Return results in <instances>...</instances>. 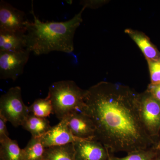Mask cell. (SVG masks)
<instances>
[{
	"instance_id": "obj_21",
	"label": "cell",
	"mask_w": 160,
	"mask_h": 160,
	"mask_svg": "<svg viewBox=\"0 0 160 160\" xmlns=\"http://www.w3.org/2000/svg\"><path fill=\"white\" fill-rule=\"evenodd\" d=\"M146 91L149 92L156 99L160 102V83L156 85L149 84Z\"/></svg>"
},
{
	"instance_id": "obj_5",
	"label": "cell",
	"mask_w": 160,
	"mask_h": 160,
	"mask_svg": "<svg viewBox=\"0 0 160 160\" xmlns=\"http://www.w3.org/2000/svg\"><path fill=\"white\" fill-rule=\"evenodd\" d=\"M138 108L141 121L149 136L158 146L160 136V102L148 91L139 94Z\"/></svg>"
},
{
	"instance_id": "obj_6",
	"label": "cell",
	"mask_w": 160,
	"mask_h": 160,
	"mask_svg": "<svg viewBox=\"0 0 160 160\" xmlns=\"http://www.w3.org/2000/svg\"><path fill=\"white\" fill-rule=\"evenodd\" d=\"M30 52L27 49L17 52H0L1 79H17L24 72Z\"/></svg>"
},
{
	"instance_id": "obj_13",
	"label": "cell",
	"mask_w": 160,
	"mask_h": 160,
	"mask_svg": "<svg viewBox=\"0 0 160 160\" xmlns=\"http://www.w3.org/2000/svg\"><path fill=\"white\" fill-rule=\"evenodd\" d=\"M23 128L29 132L32 137L41 138L51 129L49 120L29 114L22 125Z\"/></svg>"
},
{
	"instance_id": "obj_9",
	"label": "cell",
	"mask_w": 160,
	"mask_h": 160,
	"mask_svg": "<svg viewBox=\"0 0 160 160\" xmlns=\"http://www.w3.org/2000/svg\"><path fill=\"white\" fill-rule=\"evenodd\" d=\"M76 160H108L109 152L104 145L94 139H83L73 143Z\"/></svg>"
},
{
	"instance_id": "obj_10",
	"label": "cell",
	"mask_w": 160,
	"mask_h": 160,
	"mask_svg": "<svg viewBox=\"0 0 160 160\" xmlns=\"http://www.w3.org/2000/svg\"><path fill=\"white\" fill-rule=\"evenodd\" d=\"M72 134L82 139H94L95 129L92 120L82 112L76 111L65 118Z\"/></svg>"
},
{
	"instance_id": "obj_11",
	"label": "cell",
	"mask_w": 160,
	"mask_h": 160,
	"mask_svg": "<svg viewBox=\"0 0 160 160\" xmlns=\"http://www.w3.org/2000/svg\"><path fill=\"white\" fill-rule=\"evenodd\" d=\"M125 32L129 35L138 46L146 60L153 61L160 60V52L145 33L131 29H126Z\"/></svg>"
},
{
	"instance_id": "obj_2",
	"label": "cell",
	"mask_w": 160,
	"mask_h": 160,
	"mask_svg": "<svg viewBox=\"0 0 160 160\" xmlns=\"http://www.w3.org/2000/svg\"><path fill=\"white\" fill-rule=\"evenodd\" d=\"M86 7L72 18L62 22H43L37 16L32 3L30 22L26 33V47L36 55L47 54L53 51L70 53L74 50V37L82 22V13Z\"/></svg>"
},
{
	"instance_id": "obj_4",
	"label": "cell",
	"mask_w": 160,
	"mask_h": 160,
	"mask_svg": "<svg viewBox=\"0 0 160 160\" xmlns=\"http://www.w3.org/2000/svg\"><path fill=\"white\" fill-rule=\"evenodd\" d=\"M19 86L12 87L0 98V114L15 127L22 126L30 114L23 102Z\"/></svg>"
},
{
	"instance_id": "obj_15",
	"label": "cell",
	"mask_w": 160,
	"mask_h": 160,
	"mask_svg": "<svg viewBox=\"0 0 160 160\" xmlns=\"http://www.w3.org/2000/svg\"><path fill=\"white\" fill-rule=\"evenodd\" d=\"M0 160H23L22 149L10 138L0 142Z\"/></svg>"
},
{
	"instance_id": "obj_16",
	"label": "cell",
	"mask_w": 160,
	"mask_h": 160,
	"mask_svg": "<svg viewBox=\"0 0 160 160\" xmlns=\"http://www.w3.org/2000/svg\"><path fill=\"white\" fill-rule=\"evenodd\" d=\"M46 148L40 138L32 137L25 148L22 149L23 160H43Z\"/></svg>"
},
{
	"instance_id": "obj_3",
	"label": "cell",
	"mask_w": 160,
	"mask_h": 160,
	"mask_svg": "<svg viewBox=\"0 0 160 160\" xmlns=\"http://www.w3.org/2000/svg\"><path fill=\"white\" fill-rule=\"evenodd\" d=\"M87 90H83L74 81L64 80L52 84L47 96L51 101L53 113L62 120L74 112H84Z\"/></svg>"
},
{
	"instance_id": "obj_22",
	"label": "cell",
	"mask_w": 160,
	"mask_h": 160,
	"mask_svg": "<svg viewBox=\"0 0 160 160\" xmlns=\"http://www.w3.org/2000/svg\"><path fill=\"white\" fill-rule=\"evenodd\" d=\"M152 160H160V149L158 152L157 154Z\"/></svg>"
},
{
	"instance_id": "obj_14",
	"label": "cell",
	"mask_w": 160,
	"mask_h": 160,
	"mask_svg": "<svg viewBox=\"0 0 160 160\" xmlns=\"http://www.w3.org/2000/svg\"><path fill=\"white\" fill-rule=\"evenodd\" d=\"M43 160H76L73 143L46 148Z\"/></svg>"
},
{
	"instance_id": "obj_20",
	"label": "cell",
	"mask_w": 160,
	"mask_h": 160,
	"mask_svg": "<svg viewBox=\"0 0 160 160\" xmlns=\"http://www.w3.org/2000/svg\"><path fill=\"white\" fill-rule=\"evenodd\" d=\"M7 122L6 119L0 114V142L9 138V132L6 126Z\"/></svg>"
},
{
	"instance_id": "obj_18",
	"label": "cell",
	"mask_w": 160,
	"mask_h": 160,
	"mask_svg": "<svg viewBox=\"0 0 160 160\" xmlns=\"http://www.w3.org/2000/svg\"><path fill=\"white\" fill-rule=\"evenodd\" d=\"M160 149L157 146H153L148 149L130 152L123 158L116 157L110 153L108 160H152Z\"/></svg>"
},
{
	"instance_id": "obj_8",
	"label": "cell",
	"mask_w": 160,
	"mask_h": 160,
	"mask_svg": "<svg viewBox=\"0 0 160 160\" xmlns=\"http://www.w3.org/2000/svg\"><path fill=\"white\" fill-rule=\"evenodd\" d=\"M40 139L45 148L62 146L83 140L76 137L72 134L67 125L65 118L41 137Z\"/></svg>"
},
{
	"instance_id": "obj_1",
	"label": "cell",
	"mask_w": 160,
	"mask_h": 160,
	"mask_svg": "<svg viewBox=\"0 0 160 160\" xmlns=\"http://www.w3.org/2000/svg\"><path fill=\"white\" fill-rule=\"evenodd\" d=\"M139 94L129 86L104 81L87 90L84 112L94 124V140L109 152L129 153L158 147L141 121Z\"/></svg>"
},
{
	"instance_id": "obj_19",
	"label": "cell",
	"mask_w": 160,
	"mask_h": 160,
	"mask_svg": "<svg viewBox=\"0 0 160 160\" xmlns=\"http://www.w3.org/2000/svg\"><path fill=\"white\" fill-rule=\"evenodd\" d=\"M150 72L151 83L152 85L160 83V60H147Z\"/></svg>"
},
{
	"instance_id": "obj_17",
	"label": "cell",
	"mask_w": 160,
	"mask_h": 160,
	"mask_svg": "<svg viewBox=\"0 0 160 160\" xmlns=\"http://www.w3.org/2000/svg\"><path fill=\"white\" fill-rule=\"evenodd\" d=\"M28 108L30 113L38 117L46 118L53 113V107L48 97L45 98L37 99Z\"/></svg>"
},
{
	"instance_id": "obj_12",
	"label": "cell",
	"mask_w": 160,
	"mask_h": 160,
	"mask_svg": "<svg viewBox=\"0 0 160 160\" xmlns=\"http://www.w3.org/2000/svg\"><path fill=\"white\" fill-rule=\"evenodd\" d=\"M26 49V33L0 32V52H17Z\"/></svg>"
},
{
	"instance_id": "obj_23",
	"label": "cell",
	"mask_w": 160,
	"mask_h": 160,
	"mask_svg": "<svg viewBox=\"0 0 160 160\" xmlns=\"http://www.w3.org/2000/svg\"><path fill=\"white\" fill-rule=\"evenodd\" d=\"M158 147H159V148L160 149V136L159 140Z\"/></svg>"
},
{
	"instance_id": "obj_7",
	"label": "cell",
	"mask_w": 160,
	"mask_h": 160,
	"mask_svg": "<svg viewBox=\"0 0 160 160\" xmlns=\"http://www.w3.org/2000/svg\"><path fill=\"white\" fill-rule=\"evenodd\" d=\"M30 22L25 12L6 1L0 2V32L26 33Z\"/></svg>"
}]
</instances>
